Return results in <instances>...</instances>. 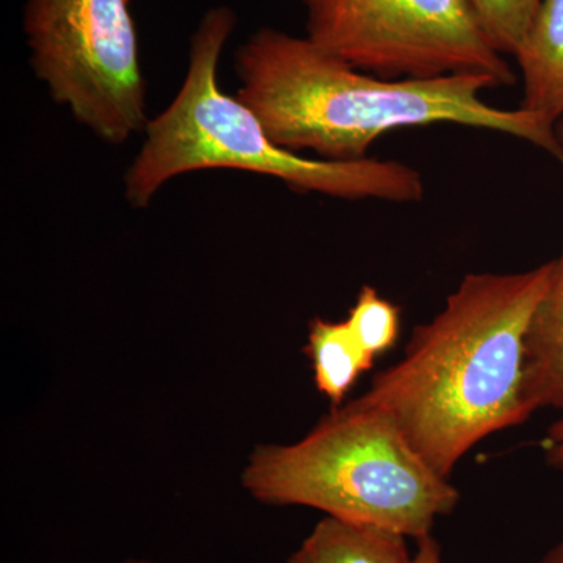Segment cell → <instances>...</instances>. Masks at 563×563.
Returning <instances> with one entry per match:
<instances>
[{
	"label": "cell",
	"instance_id": "4fadbf2b",
	"mask_svg": "<svg viewBox=\"0 0 563 563\" xmlns=\"http://www.w3.org/2000/svg\"><path fill=\"white\" fill-rule=\"evenodd\" d=\"M543 451L548 465L563 470V418L551 426L543 440Z\"/></svg>",
	"mask_w": 563,
	"mask_h": 563
},
{
	"label": "cell",
	"instance_id": "30bf717a",
	"mask_svg": "<svg viewBox=\"0 0 563 563\" xmlns=\"http://www.w3.org/2000/svg\"><path fill=\"white\" fill-rule=\"evenodd\" d=\"M306 351L312 361L318 390L335 407L342 406L358 377L372 369L376 361L358 344L346 321L314 318Z\"/></svg>",
	"mask_w": 563,
	"mask_h": 563
},
{
	"label": "cell",
	"instance_id": "8992f818",
	"mask_svg": "<svg viewBox=\"0 0 563 563\" xmlns=\"http://www.w3.org/2000/svg\"><path fill=\"white\" fill-rule=\"evenodd\" d=\"M306 36L352 68L384 79L479 74L517 81L470 0H301Z\"/></svg>",
	"mask_w": 563,
	"mask_h": 563
},
{
	"label": "cell",
	"instance_id": "5b68a950",
	"mask_svg": "<svg viewBox=\"0 0 563 563\" xmlns=\"http://www.w3.org/2000/svg\"><path fill=\"white\" fill-rule=\"evenodd\" d=\"M29 63L52 101L113 146L143 133L147 81L129 0H27Z\"/></svg>",
	"mask_w": 563,
	"mask_h": 563
},
{
	"label": "cell",
	"instance_id": "52a82bcc",
	"mask_svg": "<svg viewBox=\"0 0 563 563\" xmlns=\"http://www.w3.org/2000/svg\"><path fill=\"white\" fill-rule=\"evenodd\" d=\"M523 79L521 109L558 125L563 120V0H542L514 55Z\"/></svg>",
	"mask_w": 563,
	"mask_h": 563
},
{
	"label": "cell",
	"instance_id": "e0dca14e",
	"mask_svg": "<svg viewBox=\"0 0 563 563\" xmlns=\"http://www.w3.org/2000/svg\"><path fill=\"white\" fill-rule=\"evenodd\" d=\"M122 563H155V562L143 561V559H132V561H125V562H122Z\"/></svg>",
	"mask_w": 563,
	"mask_h": 563
},
{
	"label": "cell",
	"instance_id": "7a4b0ae2",
	"mask_svg": "<svg viewBox=\"0 0 563 563\" xmlns=\"http://www.w3.org/2000/svg\"><path fill=\"white\" fill-rule=\"evenodd\" d=\"M236 98L284 150L312 151L324 161L366 158L385 133L457 124L504 133L553 155L563 165L555 125L525 109L484 101L499 88L479 74L437 79H384L352 68L307 36L262 27L235 54Z\"/></svg>",
	"mask_w": 563,
	"mask_h": 563
},
{
	"label": "cell",
	"instance_id": "9c48e42d",
	"mask_svg": "<svg viewBox=\"0 0 563 563\" xmlns=\"http://www.w3.org/2000/svg\"><path fill=\"white\" fill-rule=\"evenodd\" d=\"M407 537L324 517L287 563H412Z\"/></svg>",
	"mask_w": 563,
	"mask_h": 563
},
{
	"label": "cell",
	"instance_id": "9a60e30c",
	"mask_svg": "<svg viewBox=\"0 0 563 563\" xmlns=\"http://www.w3.org/2000/svg\"><path fill=\"white\" fill-rule=\"evenodd\" d=\"M537 563H563V539Z\"/></svg>",
	"mask_w": 563,
	"mask_h": 563
},
{
	"label": "cell",
	"instance_id": "7c38bea8",
	"mask_svg": "<svg viewBox=\"0 0 563 563\" xmlns=\"http://www.w3.org/2000/svg\"><path fill=\"white\" fill-rule=\"evenodd\" d=\"M542 0H470L492 43L503 55L517 54Z\"/></svg>",
	"mask_w": 563,
	"mask_h": 563
},
{
	"label": "cell",
	"instance_id": "6da1fadb",
	"mask_svg": "<svg viewBox=\"0 0 563 563\" xmlns=\"http://www.w3.org/2000/svg\"><path fill=\"white\" fill-rule=\"evenodd\" d=\"M554 261L523 273H472L413 329L401 361L355 401L387 415L431 468L455 465L492 433L525 424L526 333Z\"/></svg>",
	"mask_w": 563,
	"mask_h": 563
},
{
	"label": "cell",
	"instance_id": "ba28073f",
	"mask_svg": "<svg viewBox=\"0 0 563 563\" xmlns=\"http://www.w3.org/2000/svg\"><path fill=\"white\" fill-rule=\"evenodd\" d=\"M525 398L533 412L553 407L563 413V244L526 333Z\"/></svg>",
	"mask_w": 563,
	"mask_h": 563
},
{
	"label": "cell",
	"instance_id": "8fae6325",
	"mask_svg": "<svg viewBox=\"0 0 563 563\" xmlns=\"http://www.w3.org/2000/svg\"><path fill=\"white\" fill-rule=\"evenodd\" d=\"M346 322L352 335L373 357L391 350L401 329L398 307L368 285L358 292Z\"/></svg>",
	"mask_w": 563,
	"mask_h": 563
},
{
	"label": "cell",
	"instance_id": "2e32d148",
	"mask_svg": "<svg viewBox=\"0 0 563 563\" xmlns=\"http://www.w3.org/2000/svg\"><path fill=\"white\" fill-rule=\"evenodd\" d=\"M555 135H558L559 143H561L563 150V120L555 125Z\"/></svg>",
	"mask_w": 563,
	"mask_h": 563
},
{
	"label": "cell",
	"instance_id": "3957f363",
	"mask_svg": "<svg viewBox=\"0 0 563 563\" xmlns=\"http://www.w3.org/2000/svg\"><path fill=\"white\" fill-rule=\"evenodd\" d=\"M239 18L231 7L203 13L190 38L179 91L151 118L143 144L124 176L133 209H147L168 181L203 169H236L284 181L296 192L342 201L417 203L424 199L421 173L402 162L314 161L277 146L254 111L220 85V62Z\"/></svg>",
	"mask_w": 563,
	"mask_h": 563
},
{
	"label": "cell",
	"instance_id": "277c9868",
	"mask_svg": "<svg viewBox=\"0 0 563 563\" xmlns=\"http://www.w3.org/2000/svg\"><path fill=\"white\" fill-rule=\"evenodd\" d=\"M243 487L269 506H303L420 540L461 493L426 463L387 415L352 401L291 444L251 454Z\"/></svg>",
	"mask_w": 563,
	"mask_h": 563
},
{
	"label": "cell",
	"instance_id": "5bb4252c",
	"mask_svg": "<svg viewBox=\"0 0 563 563\" xmlns=\"http://www.w3.org/2000/svg\"><path fill=\"white\" fill-rule=\"evenodd\" d=\"M412 563H443L442 548L431 536L417 540V553L413 554Z\"/></svg>",
	"mask_w": 563,
	"mask_h": 563
}]
</instances>
